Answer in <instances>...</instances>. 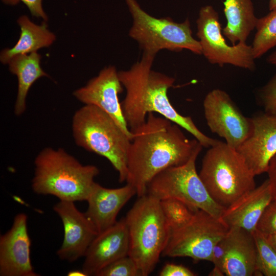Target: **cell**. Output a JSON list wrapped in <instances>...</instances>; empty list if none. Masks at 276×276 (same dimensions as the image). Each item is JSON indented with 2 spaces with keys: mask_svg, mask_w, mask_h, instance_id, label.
Here are the masks:
<instances>
[{
  "mask_svg": "<svg viewBox=\"0 0 276 276\" xmlns=\"http://www.w3.org/2000/svg\"><path fill=\"white\" fill-rule=\"evenodd\" d=\"M17 22L21 30L20 37L12 48L2 51L0 60L4 64L8 63L15 56L36 52L40 48L49 47L55 40V35L48 29L45 22L37 25L23 15Z\"/></svg>",
  "mask_w": 276,
  "mask_h": 276,
  "instance_id": "cell-22",
  "label": "cell"
},
{
  "mask_svg": "<svg viewBox=\"0 0 276 276\" xmlns=\"http://www.w3.org/2000/svg\"><path fill=\"white\" fill-rule=\"evenodd\" d=\"M75 202L60 200L53 207L64 227L62 244L57 251L58 257L73 262L84 257L98 232L85 213L77 208Z\"/></svg>",
  "mask_w": 276,
  "mask_h": 276,
  "instance_id": "cell-14",
  "label": "cell"
},
{
  "mask_svg": "<svg viewBox=\"0 0 276 276\" xmlns=\"http://www.w3.org/2000/svg\"><path fill=\"white\" fill-rule=\"evenodd\" d=\"M97 276H142L134 261L128 255L121 258L100 270Z\"/></svg>",
  "mask_w": 276,
  "mask_h": 276,
  "instance_id": "cell-26",
  "label": "cell"
},
{
  "mask_svg": "<svg viewBox=\"0 0 276 276\" xmlns=\"http://www.w3.org/2000/svg\"><path fill=\"white\" fill-rule=\"evenodd\" d=\"M251 47L255 59L276 46V9L258 18Z\"/></svg>",
  "mask_w": 276,
  "mask_h": 276,
  "instance_id": "cell-23",
  "label": "cell"
},
{
  "mask_svg": "<svg viewBox=\"0 0 276 276\" xmlns=\"http://www.w3.org/2000/svg\"><path fill=\"white\" fill-rule=\"evenodd\" d=\"M211 262L227 276L260 275L253 233L240 227H229L214 247Z\"/></svg>",
  "mask_w": 276,
  "mask_h": 276,
  "instance_id": "cell-12",
  "label": "cell"
},
{
  "mask_svg": "<svg viewBox=\"0 0 276 276\" xmlns=\"http://www.w3.org/2000/svg\"><path fill=\"white\" fill-rule=\"evenodd\" d=\"M129 249V233L124 217L94 239L84 256L82 270L85 275H96L109 264L128 256Z\"/></svg>",
  "mask_w": 276,
  "mask_h": 276,
  "instance_id": "cell-17",
  "label": "cell"
},
{
  "mask_svg": "<svg viewBox=\"0 0 276 276\" xmlns=\"http://www.w3.org/2000/svg\"><path fill=\"white\" fill-rule=\"evenodd\" d=\"M34 165L33 191L60 200L86 201L99 174L97 166L82 165L62 148H44L35 157Z\"/></svg>",
  "mask_w": 276,
  "mask_h": 276,
  "instance_id": "cell-3",
  "label": "cell"
},
{
  "mask_svg": "<svg viewBox=\"0 0 276 276\" xmlns=\"http://www.w3.org/2000/svg\"><path fill=\"white\" fill-rule=\"evenodd\" d=\"M268 8L270 11L276 9V0H269Z\"/></svg>",
  "mask_w": 276,
  "mask_h": 276,
  "instance_id": "cell-35",
  "label": "cell"
},
{
  "mask_svg": "<svg viewBox=\"0 0 276 276\" xmlns=\"http://www.w3.org/2000/svg\"><path fill=\"white\" fill-rule=\"evenodd\" d=\"M119 72L112 66L105 67L98 75L73 94L85 105H92L108 114L130 139L132 133L129 128L123 114L119 95L123 91Z\"/></svg>",
  "mask_w": 276,
  "mask_h": 276,
  "instance_id": "cell-13",
  "label": "cell"
},
{
  "mask_svg": "<svg viewBox=\"0 0 276 276\" xmlns=\"http://www.w3.org/2000/svg\"><path fill=\"white\" fill-rule=\"evenodd\" d=\"M28 217L16 215L11 228L0 237V275L37 276L31 258V242L27 228Z\"/></svg>",
  "mask_w": 276,
  "mask_h": 276,
  "instance_id": "cell-15",
  "label": "cell"
},
{
  "mask_svg": "<svg viewBox=\"0 0 276 276\" xmlns=\"http://www.w3.org/2000/svg\"><path fill=\"white\" fill-rule=\"evenodd\" d=\"M131 132L126 181L135 189L138 197L147 193L148 184L157 174L185 164L203 148L195 139H188L179 126L152 112Z\"/></svg>",
  "mask_w": 276,
  "mask_h": 276,
  "instance_id": "cell-1",
  "label": "cell"
},
{
  "mask_svg": "<svg viewBox=\"0 0 276 276\" xmlns=\"http://www.w3.org/2000/svg\"><path fill=\"white\" fill-rule=\"evenodd\" d=\"M257 249V267L260 275L276 276V250L265 235L253 232Z\"/></svg>",
  "mask_w": 276,
  "mask_h": 276,
  "instance_id": "cell-25",
  "label": "cell"
},
{
  "mask_svg": "<svg viewBox=\"0 0 276 276\" xmlns=\"http://www.w3.org/2000/svg\"><path fill=\"white\" fill-rule=\"evenodd\" d=\"M160 276H195L196 274L189 268L182 265L166 263L160 270Z\"/></svg>",
  "mask_w": 276,
  "mask_h": 276,
  "instance_id": "cell-30",
  "label": "cell"
},
{
  "mask_svg": "<svg viewBox=\"0 0 276 276\" xmlns=\"http://www.w3.org/2000/svg\"><path fill=\"white\" fill-rule=\"evenodd\" d=\"M250 135L237 149L255 175L267 172L276 155V113L265 111L250 117Z\"/></svg>",
  "mask_w": 276,
  "mask_h": 276,
  "instance_id": "cell-16",
  "label": "cell"
},
{
  "mask_svg": "<svg viewBox=\"0 0 276 276\" xmlns=\"http://www.w3.org/2000/svg\"><path fill=\"white\" fill-rule=\"evenodd\" d=\"M196 25L202 54L210 63L220 66L231 64L250 71L255 69L251 45L241 42L228 45L222 34L218 13L212 6L200 9Z\"/></svg>",
  "mask_w": 276,
  "mask_h": 276,
  "instance_id": "cell-10",
  "label": "cell"
},
{
  "mask_svg": "<svg viewBox=\"0 0 276 276\" xmlns=\"http://www.w3.org/2000/svg\"><path fill=\"white\" fill-rule=\"evenodd\" d=\"M204 155L199 175L213 200L226 208L256 188L255 175L238 151L218 141Z\"/></svg>",
  "mask_w": 276,
  "mask_h": 276,
  "instance_id": "cell-6",
  "label": "cell"
},
{
  "mask_svg": "<svg viewBox=\"0 0 276 276\" xmlns=\"http://www.w3.org/2000/svg\"><path fill=\"white\" fill-rule=\"evenodd\" d=\"M267 61L269 63L276 66V50L268 56Z\"/></svg>",
  "mask_w": 276,
  "mask_h": 276,
  "instance_id": "cell-33",
  "label": "cell"
},
{
  "mask_svg": "<svg viewBox=\"0 0 276 276\" xmlns=\"http://www.w3.org/2000/svg\"><path fill=\"white\" fill-rule=\"evenodd\" d=\"M203 107L210 130L223 138L229 146L237 150L250 135L251 118L243 115L225 91L217 88L209 92Z\"/></svg>",
  "mask_w": 276,
  "mask_h": 276,
  "instance_id": "cell-11",
  "label": "cell"
},
{
  "mask_svg": "<svg viewBox=\"0 0 276 276\" xmlns=\"http://www.w3.org/2000/svg\"><path fill=\"white\" fill-rule=\"evenodd\" d=\"M135 194V189L128 183L111 189L95 182L86 200L88 207L85 213L99 234L117 222L120 210Z\"/></svg>",
  "mask_w": 276,
  "mask_h": 276,
  "instance_id": "cell-18",
  "label": "cell"
},
{
  "mask_svg": "<svg viewBox=\"0 0 276 276\" xmlns=\"http://www.w3.org/2000/svg\"><path fill=\"white\" fill-rule=\"evenodd\" d=\"M42 0H2L7 4L14 5L19 2H23L29 8L32 15L40 17L44 20H48V16L44 12L42 7Z\"/></svg>",
  "mask_w": 276,
  "mask_h": 276,
  "instance_id": "cell-29",
  "label": "cell"
},
{
  "mask_svg": "<svg viewBox=\"0 0 276 276\" xmlns=\"http://www.w3.org/2000/svg\"><path fill=\"white\" fill-rule=\"evenodd\" d=\"M258 100L264 111L276 113V73L258 92Z\"/></svg>",
  "mask_w": 276,
  "mask_h": 276,
  "instance_id": "cell-27",
  "label": "cell"
},
{
  "mask_svg": "<svg viewBox=\"0 0 276 276\" xmlns=\"http://www.w3.org/2000/svg\"><path fill=\"white\" fill-rule=\"evenodd\" d=\"M267 173L273 198L276 199V155L270 161Z\"/></svg>",
  "mask_w": 276,
  "mask_h": 276,
  "instance_id": "cell-31",
  "label": "cell"
},
{
  "mask_svg": "<svg viewBox=\"0 0 276 276\" xmlns=\"http://www.w3.org/2000/svg\"><path fill=\"white\" fill-rule=\"evenodd\" d=\"M273 199L268 179L226 208L220 218L228 227L253 233L265 209Z\"/></svg>",
  "mask_w": 276,
  "mask_h": 276,
  "instance_id": "cell-19",
  "label": "cell"
},
{
  "mask_svg": "<svg viewBox=\"0 0 276 276\" xmlns=\"http://www.w3.org/2000/svg\"><path fill=\"white\" fill-rule=\"evenodd\" d=\"M202 149H198L185 164L157 174L148 184L146 194L159 200L175 199L220 218L225 208L211 197L196 170V161Z\"/></svg>",
  "mask_w": 276,
  "mask_h": 276,
  "instance_id": "cell-8",
  "label": "cell"
},
{
  "mask_svg": "<svg viewBox=\"0 0 276 276\" xmlns=\"http://www.w3.org/2000/svg\"><path fill=\"white\" fill-rule=\"evenodd\" d=\"M68 275H85V274L84 273V272L81 271H71L68 273Z\"/></svg>",
  "mask_w": 276,
  "mask_h": 276,
  "instance_id": "cell-36",
  "label": "cell"
},
{
  "mask_svg": "<svg viewBox=\"0 0 276 276\" xmlns=\"http://www.w3.org/2000/svg\"><path fill=\"white\" fill-rule=\"evenodd\" d=\"M75 143L104 157L118 172L120 182L127 176V155L131 139L105 112L84 105L74 113L72 123Z\"/></svg>",
  "mask_w": 276,
  "mask_h": 276,
  "instance_id": "cell-5",
  "label": "cell"
},
{
  "mask_svg": "<svg viewBox=\"0 0 276 276\" xmlns=\"http://www.w3.org/2000/svg\"><path fill=\"white\" fill-rule=\"evenodd\" d=\"M229 228L220 218L197 210L187 223L171 230L162 256L211 262L214 247L225 236Z\"/></svg>",
  "mask_w": 276,
  "mask_h": 276,
  "instance_id": "cell-9",
  "label": "cell"
},
{
  "mask_svg": "<svg viewBox=\"0 0 276 276\" xmlns=\"http://www.w3.org/2000/svg\"><path fill=\"white\" fill-rule=\"evenodd\" d=\"M224 13L226 25L222 34L233 45L246 42L256 28L258 18L251 0H224Z\"/></svg>",
  "mask_w": 276,
  "mask_h": 276,
  "instance_id": "cell-20",
  "label": "cell"
},
{
  "mask_svg": "<svg viewBox=\"0 0 276 276\" xmlns=\"http://www.w3.org/2000/svg\"><path fill=\"white\" fill-rule=\"evenodd\" d=\"M160 202L164 217L171 230L187 223L197 210L175 199L160 200Z\"/></svg>",
  "mask_w": 276,
  "mask_h": 276,
  "instance_id": "cell-24",
  "label": "cell"
},
{
  "mask_svg": "<svg viewBox=\"0 0 276 276\" xmlns=\"http://www.w3.org/2000/svg\"><path fill=\"white\" fill-rule=\"evenodd\" d=\"M41 56L36 52L29 54L18 55L12 57L8 62L10 71L16 75L18 79V91L14 105V114H22L26 109V98L28 91L38 79L48 77L41 68Z\"/></svg>",
  "mask_w": 276,
  "mask_h": 276,
  "instance_id": "cell-21",
  "label": "cell"
},
{
  "mask_svg": "<svg viewBox=\"0 0 276 276\" xmlns=\"http://www.w3.org/2000/svg\"><path fill=\"white\" fill-rule=\"evenodd\" d=\"M256 230L266 235L276 234V199H273L265 209Z\"/></svg>",
  "mask_w": 276,
  "mask_h": 276,
  "instance_id": "cell-28",
  "label": "cell"
},
{
  "mask_svg": "<svg viewBox=\"0 0 276 276\" xmlns=\"http://www.w3.org/2000/svg\"><path fill=\"white\" fill-rule=\"evenodd\" d=\"M125 219L129 237L128 256L142 276H147L158 263L171 232L160 200L148 194L138 197Z\"/></svg>",
  "mask_w": 276,
  "mask_h": 276,
  "instance_id": "cell-4",
  "label": "cell"
},
{
  "mask_svg": "<svg viewBox=\"0 0 276 276\" xmlns=\"http://www.w3.org/2000/svg\"><path fill=\"white\" fill-rule=\"evenodd\" d=\"M132 18L129 36L139 44L144 54L155 57L162 50H188L202 54L198 40L192 34L189 19L177 22L170 17L156 18L145 12L136 0H125Z\"/></svg>",
  "mask_w": 276,
  "mask_h": 276,
  "instance_id": "cell-7",
  "label": "cell"
},
{
  "mask_svg": "<svg viewBox=\"0 0 276 276\" xmlns=\"http://www.w3.org/2000/svg\"><path fill=\"white\" fill-rule=\"evenodd\" d=\"M264 235L268 241L276 250V234Z\"/></svg>",
  "mask_w": 276,
  "mask_h": 276,
  "instance_id": "cell-32",
  "label": "cell"
},
{
  "mask_svg": "<svg viewBox=\"0 0 276 276\" xmlns=\"http://www.w3.org/2000/svg\"><path fill=\"white\" fill-rule=\"evenodd\" d=\"M154 56L143 54L141 59L127 70L119 72L126 89L121 102L125 119L130 131L146 120L149 113H157L192 134L203 147L210 148L218 140L209 137L196 125L191 117L179 113L171 103L168 91L175 79L152 70Z\"/></svg>",
  "mask_w": 276,
  "mask_h": 276,
  "instance_id": "cell-2",
  "label": "cell"
},
{
  "mask_svg": "<svg viewBox=\"0 0 276 276\" xmlns=\"http://www.w3.org/2000/svg\"><path fill=\"white\" fill-rule=\"evenodd\" d=\"M223 272L219 268L216 267H214L213 270L209 273V275H215V276H219V275H224Z\"/></svg>",
  "mask_w": 276,
  "mask_h": 276,
  "instance_id": "cell-34",
  "label": "cell"
}]
</instances>
